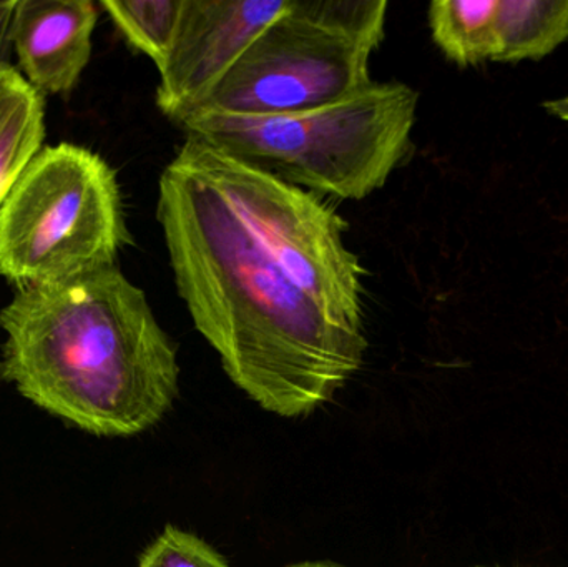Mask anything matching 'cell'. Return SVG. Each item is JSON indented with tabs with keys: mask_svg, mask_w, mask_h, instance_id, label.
Segmentation results:
<instances>
[{
	"mask_svg": "<svg viewBox=\"0 0 568 567\" xmlns=\"http://www.w3.org/2000/svg\"><path fill=\"white\" fill-rule=\"evenodd\" d=\"M546 109L549 110L554 115L568 122V97L566 99L554 100V102H547Z\"/></svg>",
	"mask_w": 568,
	"mask_h": 567,
	"instance_id": "cell-15",
	"label": "cell"
},
{
	"mask_svg": "<svg viewBox=\"0 0 568 567\" xmlns=\"http://www.w3.org/2000/svg\"><path fill=\"white\" fill-rule=\"evenodd\" d=\"M0 366H2V363H0Z\"/></svg>",
	"mask_w": 568,
	"mask_h": 567,
	"instance_id": "cell-17",
	"label": "cell"
},
{
	"mask_svg": "<svg viewBox=\"0 0 568 567\" xmlns=\"http://www.w3.org/2000/svg\"><path fill=\"white\" fill-rule=\"evenodd\" d=\"M130 240L106 160L73 143L45 146L0 206V275L17 288L65 282L115 266Z\"/></svg>",
	"mask_w": 568,
	"mask_h": 567,
	"instance_id": "cell-4",
	"label": "cell"
},
{
	"mask_svg": "<svg viewBox=\"0 0 568 567\" xmlns=\"http://www.w3.org/2000/svg\"><path fill=\"white\" fill-rule=\"evenodd\" d=\"M139 567H232L220 553L192 533L175 526L165 531L140 556Z\"/></svg>",
	"mask_w": 568,
	"mask_h": 567,
	"instance_id": "cell-13",
	"label": "cell"
},
{
	"mask_svg": "<svg viewBox=\"0 0 568 567\" xmlns=\"http://www.w3.org/2000/svg\"><path fill=\"white\" fill-rule=\"evenodd\" d=\"M45 136V103L12 65L0 67V206Z\"/></svg>",
	"mask_w": 568,
	"mask_h": 567,
	"instance_id": "cell-9",
	"label": "cell"
},
{
	"mask_svg": "<svg viewBox=\"0 0 568 567\" xmlns=\"http://www.w3.org/2000/svg\"><path fill=\"white\" fill-rule=\"evenodd\" d=\"M499 0H436L429 7L434 42L460 67L496 60Z\"/></svg>",
	"mask_w": 568,
	"mask_h": 567,
	"instance_id": "cell-11",
	"label": "cell"
},
{
	"mask_svg": "<svg viewBox=\"0 0 568 567\" xmlns=\"http://www.w3.org/2000/svg\"><path fill=\"white\" fill-rule=\"evenodd\" d=\"M386 0H293L196 112L280 115L346 99L373 83ZM193 115V113H192Z\"/></svg>",
	"mask_w": 568,
	"mask_h": 567,
	"instance_id": "cell-5",
	"label": "cell"
},
{
	"mask_svg": "<svg viewBox=\"0 0 568 567\" xmlns=\"http://www.w3.org/2000/svg\"><path fill=\"white\" fill-rule=\"evenodd\" d=\"M17 2H0V67L10 65L9 53L12 50V23Z\"/></svg>",
	"mask_w": 568,
	"mask_h": 567,
	"instance_id": "cell-14",
	"label": "cell"
},
{
	"mask_svg": "<svg viewBox=\"0 0 568 567\" xmlns=\"http://www.w3.org/2000/svg\"><path fill=\"white\" fill-rule=\"evenodd\" d=\"M97 20L92 0L17 2L12 42L27 82L42 95H69L92 57Z\"/></svg>",
	"mask_w": 568,
	"mask_h": 567,
	"instance_id": "cell-8",
	"label": "cell"
},
{
	"mask_svg": "<svg viewBox=\"0 0 568 567\" xmlns=\"http://www.w3.org/2000/svg\"><path fill=\"white\" fill-rule=\"evenodd\" d=\"M419 93L400 82L303 112L239 115L195 112L186 135L276 173L316 195L364 200L386 185L410 150Z\"/></svg>",
	"mask_w": 568,
	"mask_h": 567,
	"instance_id": "cell-3",
	"label": "cell"
},
{
	"mask_svg": "<svg viewBox=\"0 0 568 567\" xmlns=\"http://www.w3.org/2000/svg\"><path fill=\"white\" fill-rule=\"evenodd\" d=\"M568 39V0H499L496 60L542 59Z\"/></svg>",
	"mask_w": 568,
	"mask_h": 567,
	"instance_id": "cell-10",
	"label": "cell"
},
{
	"mask_svg": "<svg viewBox=\"0 0 568 567\" xmlns=\"http://www.w3.org/2000/svg\"><path fill=\"white\" fill-rule=\"evenodd\" d=\"M100 6L123 39L162 69L175 40L183 0H103Z\"/></svg>",
	"mask_w": 568,
	"mask_h": 567,
	"instance_id": "cell-12",
	"label": "cell"
},
{
	"mask_svg": "<svg viewBox=\"0 0 568 567\" xmlns=\"http://www.w3.org/2000/svg\"><path fill=\"white\" fill-rule=\"evenodd\" d=\"M156 220L195 328L263 409L310 415L359 372L364 330L327 315L263 250L196 136L160 176Z\"/></svg>",
	"mask_w": 568,
	"mask_h": 567,
	"instance_id": "cell-1",
	"label": "cell"
},
{
	"mask_svg": "<svg viewBox=\"0 0 568 567\" xmlns=\"http://www.w3.org/2000/svg\"><path fill=\"white\" fill-rule=\"evenodd\" d=\"M291 3L293 0H183L172 50L159 70L160 112L179 125L189 119Z\"/></svg>",
	"mask_w": 568,
	"mask_h": 567,
	"instance_id": "cell-7",
	"label": "cell"
},
{
	"mask_svg": "<svg viewBox=\"0 0 568 567\" xmlns=\"http://www.w3.org/2000/svg\"><path fill=\"white\" fill-rule=\"evenodd\" d=\"M0 326L3 376L83 432L139 435L179 396V350L116 265L17 288Z\"/></svg>",
	"mask_w": 568,
	"mask_h": 567,
	"instance_id": "cell-2",
	"label": "cell"
},
{
	"mask_svg": "<svg viewBox=\"0 0 568 567\" xmlns=\"http://www.w3.org/2000/svg\"><path fill=\"white\" fill-rule=\"evenodd\" d=\"M287 567H344L339 565H333V563H300V565H293Z\"/></svg>",
	"mask_w": 568,
	"mask_h": 567,
	"instance_id": "cell-16",
	"label": "cell"
},
{
	"mask_svg": "<svg viewBox=\"0 0 568 567\" xmlns=\"http://www.w3.org/2000/svg\"><path fill=\"white\" fill-rule=\"evenodd\" d=\"M200 142L213 175L263 250L327 315L364 330L366 272L347 249L346 220L316 193Z\"/></svg>",
	"mask_w": 568,
	"mask_h": 567,
	"instance_id": "cell-6",
	"label": "cell"
}]
</instances>
